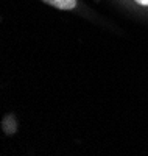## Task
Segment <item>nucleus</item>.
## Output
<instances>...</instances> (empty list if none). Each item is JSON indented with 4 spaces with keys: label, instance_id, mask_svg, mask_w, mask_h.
<instances>
[{
    "label": "nucleus",
    "instance_id": "nucleus-1",
    "mask_svg": "<svg viewBox=\"0 0 148 156\" xmlns=\"http://www.w3.org/2000/svg\"><path fill=\"white\" fill-rule=\"evenodd\" d=\"M44 2L58 9H64V11L73 9L76 6V0H44Z\"/></svg>",
    "mask_w": 148,
    "mask_h": 156
},
{
    "label": "nucleus",
    "instance_id": "nucleus-2",
    "mask_svg": "<svg viewBox=\"0 0 148 156\" xmlns=\"http://www.w3.org/2000/svg\"><path fill=\"white\" fill-rule=\"evenodd\" d=\"M137 3H140V5H145V6H148V0H136Z\"/></svg>",
    "mask_w": 148,
    "mask_h": 156
}]
</instances>
